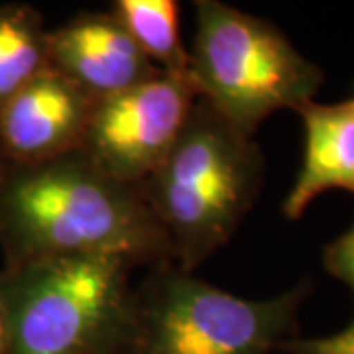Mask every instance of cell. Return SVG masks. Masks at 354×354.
<instances>
[{
  "label": "cell",
  "mask_w": 354,
  "mask_h": 354,
  "mask_svg": "<svg viewBox=\"0 0 354 354\" xmlns=\"http://www.w3.org/2000/svg\"><path fill=\"white\" fill-rule=\"evenodd\" d=\"M0 248L6 264L53 256H111L132 268L174 262L142 187L109 176L81 150L8 165L0 185Z\"/></svg>",
  "instance_id": "1"
},
{
  "label": "cell",
  "mask_w": 354,
  "mask_h": 354,
  "mask_svg": "<svg viewBox=\"0 0 354 354\" xmlns=\"http://www.w3.org/2000/svg\"><path fill=\"white\" fill-rule=\"evenodd\" d=\"M264 171L256 140L197 99L176 146L140 183L169 236L174 264L195 272L232 239L260 195Z\"/></svg>",
  "instance_id": "2"
},
{
  "label": "cell",
  "mask_w": 354,
  "mask_h": 354,
  "mask_svg": "<svg viewBox=\"0 0 354 354\" xmlns=\"http://www.w3.org/2000/svg\"><path fill=\"white\" fill-rule=\"evenodd\" d=\"M134 268L111 256H53L0 270L8 354H128Z\"/></svg>",
  "instance_id": "3"
},
{
  "label": "cell",
  "mask_w": 354,
  "mask_h": 354,
  "mask_svg": "<svg viewBox=\"0 0 354 354\" xmlns=\"http://www.w3.org/2000/svg\"><path fill=\"white\" fill-rule=\"evenodd\" d=\"M195 24L189 75L197 97L250 138L268 116L299 111L323 85V69L264 18L199 0Z\"/></svg>",
  "instance_id": "4"
},
{
  "label": "cell",
  "mask_w": 354,
  "mask_h": 354,
  "mask_svg": "<svg viewBox=\"0 0 354 354\" xmlns=\"http://www.w3.org/2000/svg\"><path fill=\"white\" fill-rule=\"evenodd\" d=\"M304 281L270 299H244L169 262L136 288L128 354H274L297 337Z\"/></svg>",
  "instance_id": "5"
},
{
  "label": "cell",
  "mask_w": 354,
  "mask_h": 354,
  "mask_svg": "<svg viewBox=\"0 0 354 354\" xmlns=\"http://www.w3.org/2000/svg\"><path fill=\"white\" fill-rule=\"evenodd\" d=\"M197 99L189 77L158 73L97 101L81 152L109 176L140 185L176 146Z\"/></svg>",
  "instance_id": "6"
},
{
  "label": "cell",
  "mask_w": 354,
  "mask_h": 354,
  "mask_svg": "<svg viewBox=\"0 0 354 354\" xmlns=\"http://www.w3.org/2000/svg\"><path fill=\"white\" fill-rule=\"evenodd\" d=\"M95 101L48 67L0 109V152L10 165L41 164L81 150Z\"/></svg>",
  "instance_id": "7"
},
{
  "label": "cell",
  "mask_w": 354,
  "mask_h": 354,
  "mask_svg": "<svg viewBox=\"0 0 354 354\" xmlns=\"http://www.w3.org/2000/svg\"><path fill=\"white\" fill-rule=\"evenodd\" d=\"M50 65L93 101L162 73L113 12H83L48 34Z\"/></svg>",
  "instance_id": "8"
},
{
  "label": "cell",
  "mask_w": 354,
  "mask_h": 354,
  "mask_svg": "<svg viewBox=\"0 0 354 354\" xmlns=\"http://www.w3.org/2000/svg\"><path fill=\"white\" fill-rule=\"evenodd\" d=\"M297 113L304 124V158L281 207L290 221L301 218L307 207L327 191L342 189L354 195L353 102L311 101Z\"/></svg>",
  "instance_id": "9"
},
{
  "label": "cell",
  "mask_w": 354,
  "mask_h": 354,
  "mask_svg": "<svg viewBox=\"0 0 354 354\" xmlns=\"http://www.w3.org/2000/svg\"><path fill=\"white\" fill-rule=\"evenodd\" d=\"M48 34L34 6H0V109L50 67Z\"/></svg>",
  "instance_id": "10"
},
{
  "label": "cell",
  "mask_w": 354,
  "mask_h": 354,
  "mask_svg": "<svg viewBox=\"0 0 354 354\" xmlns=\"http://www.w3.org/2000/svg\"><path fill=\"white\" fill-rule=\"evenodd\" d=\"M111 12L162 73L189 77V50L179 34L176 0H116Z\"/></svg>",
  "instance_id": "11"
},
{
  "label": "cell",
  "mask_w": 354,
  "mask_h": 354,
  "mask_svg": "<svg viewBox=\"0 0 354 354\" xmlns=\"http://www.w3.org/2000/svg\"><path fill=\"white\" fill-rule=\"evenodd\" d=\"M279 353L286 354H354V319L348 327H344L329 337L301 339L295 337L279 346Z\"/></svg>",
  "instance_id": "12"
},
{
  "label": "cell",
  "mask_w": 354,
  "mask_h": 354,
  "mask_svg": "<svg viewBox=\"0 0 354 354\" xmlns=\"http://www.w3.org/2000/svg\"><path fill=\"white\" fill-rule=\"evenodd\" d=\"M323 266L333 278L341 279L354 293V223L339 239L325 246Z\"/></svg>",
  "instance_id": "13"
},
{
  "label": "cell",
  "mask_w": 354,
  "mask_h": 354,
  "mask_svg": "<svg viewBox=\"0 0 354 354\" xmlns=\"http://www.w3.org/2000/svg\"><path fill=\"white\" fill-rule=\"evenodd\" d=\"M0 354H8V333H6L2 311H0Z\"/></svg>",
  "instance_id": "14"
},
{
  "label": "cell",
  "mask_w": 354,
  "mask_h": 354,
  "mask_svg": "<svg viewBox=\"0 0 354 354\" xmlns=\"http://www.w3.org/2000/svg\"><path fill=\"white\" fill-rule=\"evenodd\" d=\"M8 162L4 160V156L0 152V185H2V181H4V176H6V171H8Z\"/></svg>",
  "instance_id": "15"
},
{
  "label": "cell",
  "mask_w": 354,
  "mask_h": 354,
  "mask_svg": "<svg viewBox=\"0 0 354 354\" xmlns=\"http://www.w3.org/2000/svg\"><path fill=\"white\" fill-rule=\"evenodd\" d=\"M351 102H353V106H354V97H353V99H351Z\"/></svg>",
  "instance_id": "16"
}]
</instances>
